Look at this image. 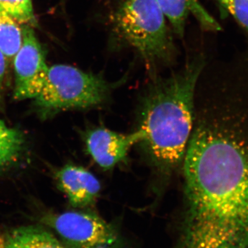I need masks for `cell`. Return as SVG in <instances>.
Instances as JSON below:
<instances>
[{"label":"cell","mask_w":248,"mask_h":248,"mask_svg":"<svg viewBox=\"0 0 248 248\" xmlns=\"http://www.w3.org/2000/svg\"><path fill=\"white\" fill-rule=\"evenodd\" d=\"M236 22L248 31V0H216Z\"/></svg>","instance_id":"14"},{"label":"cell","mask_w":248,"mask_h":248,"mask_svg":"<svg viewBox=\"0 0 248 248\" xmlns=\"http://www.w3.org/2000/svg\"><path fill=\"white\" fill-rule=\"evenodd\" d=\"M108 19L111 47L133 49L153 76L177 60V47L156 0H114Z\"/></svg>","instance_id":"3"},{"label":"cell","mask_w":248,"mask_h":248,"mask_svg":"<svg viewBox=\"0 0 248 248\" xmlns=\"http://www.w3.org/2000/svg\"><path fill=\"white\" fill-rule=\"evenodd\" d=\"M171 29L178 37L185 34L186 22L193 16L201 28L208 32H219L221 26L203 7L200 0H156Z\"/></svg>","instance_id":"9"},{"label":"cell","mask_w":248,"mask_h":248,"mask_svg":"<svg viewBox=\"0 0 248 248\" xmlns=\"http://www.w3.org/2000/svg\"><path fill=\"white\" fill-rule=\"evenodd\" d=\"M56 179L60 189L75 208L93 205L100 193L101 184L97 178L81 166L66 165L58 170Z\"/></svg>","instance_id":"8"},{"label":"cell","mask_w":248,"mask_h":248,"mask_svg":"<svg viewBox=\"0 0 248 248\" xmlns=\"http://www.w3.org/2000/svg\"><path fill=\"white\" fill-rule=\"evenodd\" d=\"M22 27L0 7V50L14 59L22 42Z\"/></svg>","instance_id":"11"},{"label":"cell","mask_w":248,"mask_h":248,"mask_svg":"<svg viewBox=\"0 0 248 248\" xmlns=\"http://www.w3.org/2000/svg\"><path fill=\"white\" fill-rule=\"evenodd\" d=\"M0 7L19 24L37 27L32 0H0Z\"/></svg>","instance_id":"13"},{"label":"cell","mask_w":248,"mask_h":248,"mask_svg":"<svg viewBox=\"0 0 248 248\" xmlns=\"http://www.w3.org/2000/svg\"><path fill=\"white\" fill-rule=\"evenodd\" d=\"M68 248H123L124 241L115 227L96 214L70 211L47 218Z\"/></svg>","instance_id":"5"},{"label":"cell","mask_w":248,"mask_h":248,"mask_svg":"<svg viewBox=\"0 0 248 248\" xmlns=\"http://www.w3.org/2000/svg\"><path fill=\"white\" fill-rule=\"evenodd\" d=\"M205 63L203 56L197 55L169 76L154 75L143 94L138 129L140 143L162 174H170L184 160L193 128L197 83Z\"/></svg>","instance_id":"2"},{"label":"cell","mask_w":248,"mask_h":248,"mask_svg":"<svg viewBox=\"0 0 248 248\" xmlns=\"http://www.w3.org/2000/svg\"><path fill=\"white\" fill-rule=\"evenodd\" d=\"M24 145L22 134L10 128L0 120V168L12 162L21 153Z\"/></svg>","instance_id":"12"},{"label":"cell","mask_w":248,"mask_h":248,"mask_svg":"<svg viewBox=\"0 0 248 248\" xmlns=\"http://www.w3.org/2000/svg\"><path fill=\"white\" fill-rule=\"evenodd\" d=\"M126 78L110 82L102 74L88 73L71 65H53L49 67L45 84L35 98V104L44 115L97 107L107 102Z\"/></svg>","instance_id":"4"},{"label":"cell","mask_w":248,"mask_h":248,"mask_svg":"<svg viewBox=\"0 0 248 248\" xmlns=\"http://www.w3.org/2000/svg\"><path fill=\"white\" fill-rule=\"evenodd\" d=\"M0 248H68L52 233L36 226H22L6 233Z\"/></svg>","instance_id":"10"},{"label":"cell","mask_w":248,"mask_h":248,"mask_svg":"<svg viewBox=\"0 0 248 248\" xmlns=\"http://www.w3.org/2000/svg\"><path fill=\"white\" fill-rule=\"evenodd\" d=\"M175 248H248V87L195 103Z\"/></svg>","instance_id":"1"},{"label":"cell","mask_w":248,"mask_h":248,"mask_svg":"<svg viewBox=\"0 0 248 248\" xmlns=\"http://www.w3.org/2000/svg\"><path fill=\"white\" fill-rule=\"evenodd\" d=\"M22 42L14 58V97L35 99L45 84L49 67L46 54L33 28L22 25Z\"/></svg>","instance_id":"6"},{"label":"cell","mask_w":248,"mask_h":248,"mask_svg":"<svg viewBox=\"0 0 248 248\" xmlns=\"http://www.w3.org/2000/svg\"><path fill=\"white\" fill-rule=\"evenodd\" d=\"M141 138L138 130L125 135L97 127L86 133L85 143L94 162L104 170H110L126 159L130 148L140 143Z\"/></svg>","instance_id":"7"},{"label":"cell","mask_w":248,"mask_h":248,"mask_svg":"<svg viewBox=\"0 0 248 248\" xmlns=\"http://www.w3.org/2000/svg\"><path fill=\"white\" fill-rule=\"evenodd\" d=\"M7 60L4 53L0 50V93L2 90L4 85L5 76H6V71H7Z\"/></svg>","instance_id":"15"}]
</instances>
